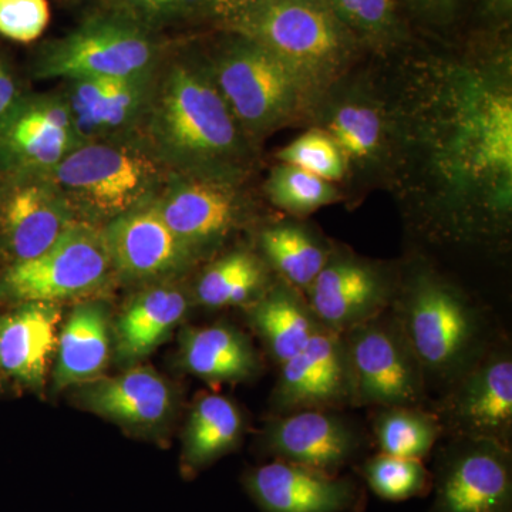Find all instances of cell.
<instances>
[{
  "mask_svg": "<svg viewBox=\"0 0 512 512\" xmlns=\"http://www.w3.org/2000/svg\"><path fill=\"white\" fill-rule=\"evenodd\" d=\"M264 281L261 262L248 252H235L202 275L197 286L198 301L210 308L241 305L261 291Z\"/></svg>",
  "mask_w": 512,
  "mask_h": 512,
  "instance_id": "31",
  "label": "cell"
},
{
  "mask_svg": "<svg viewBox=\"0 0 512 512\" xmlns=\"http://www.w3.org/2000/svg\"><path fill=\"white\" fill-rule=\"evenodd\" d=\"M3 387V375L0 373V390H2Z\"/></svg>",
  "mask_w": 512,
  "mask_h": 512,
  "instance_id": "42",
  "label": "cell"
},
{
  "mask_svg": "<svg viewBox=\"0 0 512 512\" xmlns=\"http://www.w3.org/2000/svg\"><path fill=\"white\" fill-rule=\"evenodd\" d=\"M436 414L453 439L490 440L511 447L512 360L507 350L484 353L454 380Z\"/></svg>",
  "mask_w": 512,
  "mask_h": 512,
  "instance_id": "11",
  "label": "cell"
},
{
  "mask_svg": "<svg viewBox=\"0 0 512 512\" xmlns=\"http://www.w3.org/2000/svg\"><path fill=\"white\" fill-rule=\"evenodd\" d=\"M278 158L282 164L292 165L328 183L342 180L348 168L332 138L318 128L306 131L282 148Z\"/></svg>",
  "mask_w": 512,
  "mask_h": 512,
  "instance_id": "34",
  "label": "cell"
},
{
  "mask_svg": "<svg viewBox=\"0 0 512 512\" xmlns=\"http://www.w3.org/2000/svg\"><path fill=\"white\" fill-rule=\"evenodd\" d=\"M340 22L349 30L382 37L396 25L394 0H326Z\"/></svg>",
  "mask_w": 512,
  "mask_h": 512,
  "instance_id": "35",
  "label": "cell"
},
{
  "mask_svg": "<svg viewBox=\"0 0 512 512\" xmlns=\"http://www.w3.org/2000/svg\"><path fill=\"white\" fill-rule=\"evenodd\" d=\"M430 512H512L511 447L456 437L437 457Z\"/></svg>",
  "mask_w": 512,
  "mask_h": 512,
  "instance_id": "10",
  "label": "cell"
},
{
  "mask_svg": "<svg viewBox=\"0 0 512 512\" xmlns=\"http://www.w3.org/2000/svg\"><path fill=\"white\" fill-rule=\"evenodd\" d=\"M62 313L56 303L25 302L0 318V373L28 386H40L47 362L59 343Z\"/></svg>",
  "mask_w": 512,
  "mask_h": 512,
  "instance_id": "20",
  "label": "cell"
},
{
  "mask_svg": "<svg viewBox=\"0 0 512 512\" xmlns=\"http://www.w3.org/2000/svg\"><path fill=\"white\" fill-rule=\"evenodd\" d=\"M73 211L113 221L150 202L161 183L156 157L126 144L86 141L50 173Z\"/></svg>",
  "mask_w": 512,
  "mask_h": 512,
  "instance_id": "5",
  "label": "cell"
},
{
  "mask_svg": "<svg viewBox=\"0 0 512 512\" xmlns=\"http://www.w3.org/2000/svg\"><path fill=\"white\" fill-rule=\"evenodd\" d=\"M247 0H208L212 10L218 15L227 16L231 15L234 10H237L239 6L244 5Z\"/></svg>",
  "mask_w": 512,
  "mask_h": 512,
  "instance_id": "39",
  "label": "cell"
},
{
  "mask_svg": "<svg viewBox=\"0 0 512 512\" xmlns=\"http://www.w3.org/2000/svg\"><path fill=\"white\" fill-rule=\"evenodd\" d=\"M251 320L269 352L284 365L325 326L292 289L276 288L255 303Z\"/></svg>",
  "mask_w": 512,
  "mask_h": 512,
  "instance_id": "27",
  "label": "cell"
},
{
  "mask_svg": "<svg viewBox=\"0 0 512 512\" xmlns=\"http://www.w3.org/2000/svg\"><path fill=\"white\" fill-rule=\"evenodd\" d=\"M242 483L262 512H350L360 504L352 480L276 458L251 468Z\"/></svg>",
  "mask_w": 512,
  "mask_h": 512,
  "instance_id": "15",
  "label": "cell"
},
{
  "mask_svg": "<svg viewBox=\"0 0 512 512\" xmlns=\"http://www.w3.org/2000/svg\"><path fill=\"white\" fill-rule=\"evenodd\" d=\"M281 367L274 394L281 414L332 409L352 402V377L342 333L320 329Z\"/></svg>",
  "mask_w": 512,
  "mask_h": 512,
  "instance_id": "12",
  "label": "cell"
},
{
  "mask_svg": "<svg viewBox=\"0 0 512 512\" xmlns=\"http://www.w3.org/2000/svg\"><path fill=\"white\" fill-rule=\"evenodd\" d=\"M495 2L500 3L503 6V9L510 8L511 0H495Z\"/></svg>",
  "mask_w": 512,
  "mask_h": 512,
  "instance_id": "41",
  "label": "cell"
},
{
  "mask_svg": "<svg viewBox=\"0 0 512 512\" xmlns=\"http://www.w3.org/2000/svg\"><path fill=\"white\" fill-rule=\"evenodd\" d=\"M241 413L231 400L220 394H205L192 409L185 430L183 470L187 476L211 466L234 450L241 439Z\"/></svg>",
  "mask_w": 512,
  "mask_h": 512,
  "instance_id": "26",
  "label": "cell"
},
{
  "mask_svg": "<svg viewBox=\"0 0 512 512\" xmlns=\"http://www.w3.org/2000/svg\"><path fill=\"white\" fill-rule=\"evenodd\" d=\"M127 8L136 9L144 15L154 16L158 0H121Z\"/></svg>",
  "mask_w": 512,
  "mask_h": 512,
  "instance_id": "40",
  "label": "cell"
},
{
  "mask_svg": "<svg viewBox=\"0 0 512 512\" xmlns=\"http://www.w3.org/2000/svg\"><path fill=\"white\" fill-rule=\"evenodd\" d=\"M362 437L342 417L322 410L281 414L265 431L264 446L276 460L339 476L356 460Z\"/></svg>",
  "mask_w": 512,
  "mask_h": 512,
  "instance_id": "13",
  "label": "cell"
},
{
  "mask_svg": "<svg viewBox=\"0 0 512 512\" xmlns=\"http://www.w3.org/2000/svg\"><path fill=\"white\" fill-rule=\"evenodd\" d=\"M266 191L276 207L292 214H308L338 198L328 181L282 163L272 171Z\"/></svg>",
  "mask_w": 512,
  "mask_h": 512,
  "instance_id": "33",
  "label": "cell"
},
{
  "mask_svg": "<svg viewBox=\"0 0 512 512\" xmlns=\"http://www.w3.org/2000/svg\"><path fill=\"white\" fill-rule=\"evenodd\" d=\"M69 201L50 175L15 185L6 194L0 210V231L10 265L30 261L77 224Z\"/></svg>",
  "mask_w": 512,
  "mask_h": 512,
  "instance_id": "14",
  "label": "cell"
},
{
  "mask_svg": "<svg viewBox=\"0 0 512 512\" xmlns=\"http://www.w3.org/2000/svg\"><path fill=\"white\" fill-rule=\"evenodd\" d=\"M111 268L104 231L77 222L42 255L9 265L0 295L19 303H56L93 292Z\"/></svg>",
  "mask_w": 512,
  "mask_h": 512,
  "instance_id": "9",
  "label": "cell"
},
{
  "mask_svg": "<svg viewBox=\"0 0 512 512\" xmlns=\"http://www.w3.org/2000/svg\"><path fill=\"white\" fill-rule=\"evenodd\" d=\"M308 293L309 308L320 325L339 333L382 315L390 301L383 276L353 259H329Z\"/></svg>",
  "mask_w": 512,
  "mask_h": 512,
  "instance_id": "17",
  "label": "cell"
},
{
  "mask_svg": "<svg viewBox=\"0 0 512 512\" xmlns=\"http://www.w3.org/2000/svg\"><path fill=\"white\" fill-rule=\"evenodd\" d=\"M156 205L168 228L191 249L225 237L239 217L237 197L220 178L181 180Z\"/></svg>",
  "mask_w": 512,
  "mask_h": 512,
  "instance_id": "18",
  "label": "cell"
},
{
  "mask_svg": "<svg viewBox=\"0 0 512 512\" xmlns=\"http://www.w3.org/2000/svg\"><path fill=\"white\" fill-rule=\"evenodd\" d=\"M362 476L370 490L387 501L423 497L429 493L433 484L431 473L423 461L384 453L369 458L363 464Z\"/></svg>",
  "mask_w": 512,
  "mask_h": 512,
  "instance_id": "32",
  "label": "cell"
},
{
  "mask_svg": "<svg viewBox=\"0 0 512 512\" xmlns=\"http://www.w3.org/2000/svg\"><path fill=\"white\" fill-rule=\"evenodd\" d=\"M57 348V387L99 379L110 356L109 320L103 306L94 302L77 306L64 325Z\"/></svg>",
  "mask_w": 512,
  "mask_h": 512,
  "instance_id": "23",
  "label": "cell"
},
{
  "mask_svg": "<svg viewBox=\"0 0 512 512\" xmlns=\"http://www.w3.org/2000/svg\"><path fill=\"white\" fill-rule=\"evenodd\" d=\"M50 22L47 0H0V35L19 43L35 42Z\"/></svg>",
  "mask_w": 512,
  "mask_h": 512,
  "instance_id": "36",
  "label": "cell"
},
{
  "mask_svg": "<svg viewBox=\"0 0 512 512\" xmlns=\"http://www.w3.org/2000/svg\"><path fill=\"white\" fill-rule=\"evenodd\" d=\"M262 251L288 284L308 291L316 276L328 264V252L305 229L276 225L261 235Z\"/></svg>",
  "mask_w": 512,
  "mask_h": 512,
  "instance_id": "29",
  "label": "cell"
},
{
  "mask_svg": "<svg viewBox=\"0 0 512 512\" xmlns=\"http://www.w3.org/2000/svg\"><path fill=\"white\" fill-rule=\"evenodd\" d=\"M183 360L191 373L214 383L242 382L259 369L251 343L238 330L224 325L187 332Z\"/></svg>",
  "mask_w": 512,
  "mask_h": 512,
  "instance_id": "24",
  "label": "cell"
},
{
  "mask_svg": "<svg viewBox=\"0 0 512 512\" xmlns=\"http://www.w3.org/2000/svg\"><path fill=\"white\" fill-rule=\"evenodd\" d=\"M441 431L436 414L424 412L420 407H384L375 424L382 453L417 460L430 453Z\"/></svg>",
  "mask_w": 512,
  "mask_h": 512,
  "instance_id": "30",
  "label": "cell"
},
{
  "mask_svg": "<svg viewBox=\"0 0 512 512\" xmlns=\"http://www.w3.org/2000/svg\"><path fill=\"white\" fill-rule=\"evenodd\" d=\"M239 37L285 64L315 96L343 72L352 36L326 0H247L227 16Z\"/></svg>",
  "mask_w": 512,
  "mask_h": 512,
  "instance_id": "3",
  "label": "cell"
},
{
  "mask_svg": "<svg viewBox=\"0 0 512 512\" xmlns=\"http://www.w3.org/2000/svg\"><path fill=\"white\" fill-rule=\"evenodd\" d=\"M238 127L211 74L187 63L168 69L148 120L154 157L190 177L220 178L241 156Z\"/></svg>",
  "mask_w": 512,
  "mask_h": 512,
  "instance_id": "2",
  "label": "cell"
},
{
  "mask_svg": "<svg viewBox=\"0 0 512 512\" xmlns=\"http://www.w3.org/2000/svg\"><path fill=\"white\" fill-rule=\"evenodd\" d=\"M188 309L183 292L154 288L138 295L117 325V342L123 359L138 360L150 355Z\"/></svg>",
  "mask_w": 512,
  "mask_h": 512,
  "instance_id": "25",
  "label": "cell"
},
{
  "mask_svg": "<svg viewBox=\"0 0 512 512\" xmlns=\"http://www.w3.org/2000/svg\"><path fill=\"white\" fill-rule=\"evenodd\" d=\"M79 79L70 82L66 103L84 143L126 127L148 101V80Z\"/></svg>",
  "mask_w": 512,
  "mask_h": 512,
  "instance_id": "21",
  "label": "cell"
},
{
  "mask_svg": "<svg viewBox=\"0 0 512 512\" xmlns=\"http://www.w3.org/2000/svg\"><path fill=\"white\" fill-rule=\"evenodd\" d=\"M394 319L426 377L453 383L484 355L483 318L463 293L437 276H414L397 299Z\"/></svg>",
  "mask_w": 512,
  "mask_h": 512,
  "instance_id": "4",
  "label": "cell"
},
{
  "mask_svg": "<svg viewBox=\"0 0 512 512\" xmlns=\"http://www.w3.org/2000/svg\"><path fill=\"white\" fill-rule=\"evenodd\" d=\"M19 106L18 86L8 67L0 60V131L9 123Z\"/></svg>",
  "mask_w": 512,
  "mask_h": 512,
  "instance_id": "37",
  "label": "cell"
},
{
  "mask_svg": "<svg viewBox=\"0 0 512 512\" xmlns=\"http://www.w3.org/2000/svg\"><path fill=\"white\" fill-rule=\"evenodd\" d=\"M323 131L339 148L346 165L372 163L382 154L386 140L382 110L362 99L345 100L333 107Z\"/></svg>",
  "mask_w": 512,
  "mask_h": 512,
  "instance_id": "28",
  "label": "cell"
},
{
  "mask_svg": "<svg viewBox=\"0 0 512 512\" xmlns=\"http://www.w3.org/2000/svg\"><path fill=\"white\" fill-rule=\"evenodd\" d=\"M104 237L113 268L128 279L171 274L187 264L192 252L151 202L110 221Z\"/></svg>",
  "mask_w": 512,
  "mask_h": 512,
  "instance_id": "16",
  "label": "cell"
},
{
  "mask_svg": "<svg viewBox=\"0 0 512 512\" xmlns=\"http://www.w3.org/2000/svg\"><path fill=\"white\" fill-rule=\"evenodd\" d=\"M414 2L434 15H447L457 5L458 0H414Z\"/></svg>",
  "mask_w": 512,
  "mask_h": 512,
  "instance_id": "38",
  "label": "cell"
},
{
  "mask_svg": "<svg viewBox=\"0 0 512 512\" xmlns=\"http://www.w3.org/2000/svg\"><path fill=\"white\" fill-rule=\"evenodd\" d=\"M158 47L143 23L128 13L96 15L46 47L37 64L42 79L151 77Z\"/></svg>",
  "mask_w": 512,
  "mask_h": 512,
  "instance_id": "6",
  "label": "cell"
},
{
  "mask_svg": "<svg viewBox=\"0 0 512 512\" xmlns=\"http://www.w3.org/2000/svg\"><path fill=\"white\" fill-rule=\"evenodd\" d=\"M82 399L92 412L127 426H156L171 410L170 387L146 367L92 380L86 383Z\"/></svg>",
  "mask_w": 512,
  "mask_h": 512,
  "instance_id": "22",
  "label": "cell"
},
{
  "mask_svg": "<svg viewBox=\"0 0 512 512\" xmlns=\"http://www.w3.org/2000/svg\"><path fill=\"white\" fill-rule=\"evenodd\" d=\"M211 77L238 126L251 134L281 126L312 99L285 64L242 37L218 57Z\"/></svg>",
  "mask_w": 512,
  "mask_h": 512,
  "instance_id": "7",
  "label": "cell"
},
{
  "mask_svg": "<svg viewBox=\"0 0 512 512\" xmlns=\"http://www.w3.org/2000/svg\"><path fill=\"white\" fill-rule=\"evenodd\" d=\"M406 140L454 231L507 225L512 202V94L490 67L433 66L413 86Z\"/></svg>",
  "mask_w": 512,
  "mask_h": 512,
  "instance_id": "1",
  "label": "cell"
},
{
  "mask_svg": "<svg viewBox=\"0 0 512 512\" xmlns=\"http://www.w3.org/2000/svg\"><path fill=\"white\" fill-rule=\"evenodd\" d=\"M352 403L356 406L420 407L426 376L394 318H376L346 330Z\"/></svg>",
  "mask_w": 512,
  "mask_h": 512,
  "instance_id": "8",
  "label": "cell"
},
{
  "mask_svg": "<svg viewBox=\"0 0 512 512\" xmlns=\"http://www.w3.org/2000/svg\"><path fill=\"white\" fill-rule=\"evenodd\" d=\"M2 133L9 153L39 175H50L84 143L66 100L55 97L19 106Z\"/></svg>",
  "mask_w": 512,
  "mask_h": 512,
  "instance_id": "19",
  "label": "cell"
}]
</instances>
